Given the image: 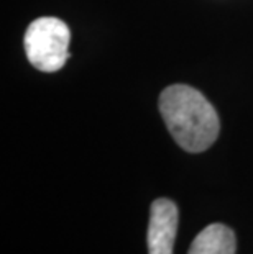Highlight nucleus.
I'll use <instances>...</instances> for the list:
<instances>
[{
	"label": "nucleus",
	"instance_id": "nucleus-2",
	"mask_svg": "<svg viewBox=\"0 0 253 254\" xmlns=\"http://www.w3.org/2000/svg\"><path fill=\"white\" fill-rule=\"evenodd\" d=\"M71 31L63 20L41 17L33 20L23 38L25 53L30 64L38 71L56 72L69 59Z\"/></svg>",
	"mask_w": 253,
	"mask_h": 254
},
{
	"label": "nucleus",
	"instance_id": "nucleus-1",
	"mask_svg": "<svg viewBox=\"0 0 253 254\" xmlns=\"http://www.w3.org/2000/svg\"><path fill=\"white\" fill-rule=\"evenodd\" d=\"M160 112L174 141L187 153H202L215 143L220 122L212 104L189 85H169L160 95Z\"/></svg>",
	"mask_w": 253,
	"mask_h": 254
},
{
	"label": "nucleus",
	"instance_id": "nucleus-3",
	"mask_svg": "<svg viewBox=\"0 0 253 254\" xmlns=\"http://www.w3.org/2000/svg\"><path fill=\"white\" fill-rule=\"evenodd\" d=\"M179 212L173 200L156 198L150 208L148 254H173Z\"/></svg>",
	"mask_w": 253,
	"mask_h": 254
},
{
	"label": "nucleus",
	"instance_id": "nucleus-4",
	"mask_svg": "<svg viewBox=\"0 0 253 254\" xmlns=\"http://www.w3.org/2000/svg\"><path fill=\"white\" fill-rule=\"evenodd\" d=\"M235 233L222 223H212L199 233L187 254H235Z\"/></svg>",
	"mask_w": 253,
	"mask_h": 254
}]
</instances>
